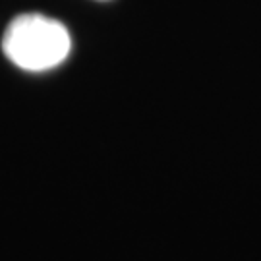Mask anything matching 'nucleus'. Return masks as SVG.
Segmentation results:
<instances>
[{
    "instance_id": "1",
    "label": "nucleus",
    "mask_w": 261,
    "mask_h": 261,
    "mask_svg": "<svg viewBox=\"0 0 261 261\" xmlns=\"http://www.w3.org/2000/svg\"><path fill=\"white\" fill-rule=\"evenodd\" d=\"M72 48L68 29L43 14H21L10 21L2 50L12 64L28 72H45L64 62Z\"/></svg>"
},
{
    "instance_id": "2",
    "label": "nucleus",
    "mask_w": 261,
    "mask_h": 261,
    "mask_svg": "<svg viewBox=\"0 0 261 261\" xmlns=\"http://www.w3.org/2000/svg\"><path fill=\"white\" fill-rule=\"evenodd\" d=\"M99 2H105V0H99Z\"/></svg>"
}]
</instances>
